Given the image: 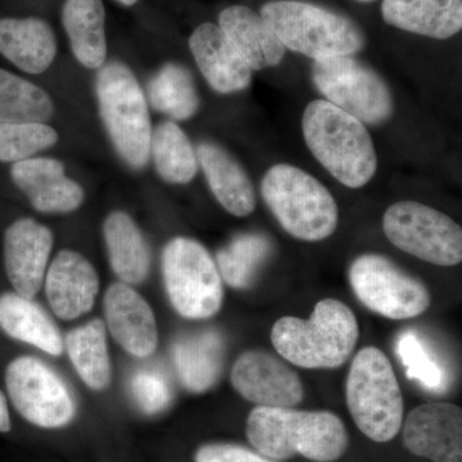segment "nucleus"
<instances>
[{"mask_svg":"<svg viewBox=\"0 0 462 462\" xmlns=\"http://www.w3.org/2000/svg\"><path fill=\"white\" fill-rule=\"evenodd\" d=\"M403 425V445L433 462H462V411L456 404H421Z\"/></svg>","mask_w":462,"mask_h":462,"instance_id":"obj_14","label":"nucleus"},{"mask_svg":"<svg viewBox=\"0 0 462 462\" xmlns=\"http://www.w3.org/2000/svg\"><path fill=\"white\" fill-rule=\"evenodd\" d=\"M349 282L364 306L391 320L416 318L430 305V291L421 282L379 254L356 258Z\"/></svg>","mask_w":462,"mask_h":462,"instance_id":"obj_11","label":"nucleus"},{"mask_svg":"<svg viewBox=\"0 0 462 462\" xmlns=\"http://www.w3.org/2000/svg\"><path fill=\"white\" fill-rule=\"evenodd\" d=\"M58 134L42 123H0V162H20L56 145Z\"/></svg>","mask_w":462,"mask_h":462,"instance_id":"obj_34","label":"nucleus"},{"mask_svg":"<svg viewBox=\"0 0 462 462\" xmlns=\"http://www.w3.org/2000/svg\"><path fill=\"white\" fill-rule=\"evenodd\" d=\"M62 23L76 60L90 69L105 65L107 39L102 0H66Z\"/></svg>","mask_w":462,"mask_h":462,"instance_id":"obj_25","label":"nucleus"},{"mask_svg":"<svg viewBox=\"0 0 462 462\" xmlns=\"http://www.w3.org/2000/svg\"><path fill=\"white\" fill-rule=\"evenodd\" d=\"M11 178L36 211L66 214L84 202L83 188L67 178L65 166L56 158L32 157L14 163Z\"/></svg>","mask_w":462,"mask_h":462,"instance_id":"obj_16","label":"nucleus"},{"mask_svg":"<svg viewBox=\"0 0 462 462\" xmlns=\"http://www.w3.org/2000/svg\"><path fill=\"white\" fill-rule=\"evenodd\" d=\"M152 107L173 120H188L199 107V94L190 72L176 63H167L152 79L148 88Z\"/></svg>","mask_w":462,"mask_h":462,"instance_id":"obj_32","label":"nucleus"},{"mask_svg":"<svg viewBox=\"0 0 462 462\" xmlns=\"http://www.w3.org/2000/svg\"><path fill=\"white\" fill-rule=\"evenodd\" d=\"M162 272L170 302L182 318L199 320L217 314L223 305V282L200 243L182 236L167 243Z\"/></svg>","mask_w":462,"mask_h":462,"instance_id":"obj_8","label":"nucleus"},{"mask_svg":"<svg viewBox=\"0 0 462 462\" xmlns=\"http://www.w3.org/2000/svg\"><path fill=\"white\" fill-rule=\"evenodd\" d=\"M45 289L54 314L72 320L90 311L98 294L99 279L87 258L65 249L51 263Z\"/></svg>","mask_w":462,"mask_h":462,"instance_id":"obj_18","label":"nucleus"},{"mask_svg":"<svg viewBox=\"0 0 462 462\" xmlns=\"http://www.w3.org/2000/svg\"><path fill=\"white\" fill-rule=\"evenodd\" d=\"M383 20L428 38H452L462 27V0H383Z\"/></svg>","mask_w":462,"mask_h":462,"instance_id":"obj_22","label":"nucleus"},{"mask_svg":"<svg viewBox=\"0 0 462 462\" xmlns=\"http://www.w3.org/2000/svg\"><path fill=\"white\" fill-rule=\"evenodd\" d=\"M358 339V324L348 306L333 298L315 306L310 319H279L272 330L278 354L303 369H336L348 360Z\"/></svg>","mask_w":462,"mask_h":462,"instance_id":"obj_3","label":"nucleus"},{"mask_svg":"<svg viewBox=\"0 0 462 462\" xmlns=\"http://www.w3.org/2000/svg\"><path fill=\"white\" fill-rule=\"evenodd\" d=\"M105 315L112 337L125 351L148 357L158 345L153 311L144 298L125 282H116L105 297Z\"/></svg>","mask_w":462,"mask_h":462,"instance_id":"obj_17","label":"nucleus"},{"mask_svg":"<svg viewBox=\"0 0 462 462\" xmlns=\"http://www.w3.org/2000/svg\"><path fill=\"white\" fill-rule=\"evenodd\" d=\"M346 406L358 430L385 443L403 424V397L387 356L376 346L356 355L346 384Z\"/></svg>","mask_w":462,"mask_h":462,"instance_id":"obj_6","label":"nucleus"},{"mask_svg":"<svg viewBox=\"0 0 462 462\" xmlns=\"http://www.w3.org/2000/svg\"><path fill=\"white\" fill-rule=\"evenodd\" d=\"M11 430V419H9L8 404L5 394L0 392V431L7 433Z\"/></svg>","mask_w":462,"mask_h":462,"instance_id":"obj_37","label":"nucleus"},{"mask_svg":"<svg viewBox=\"0 0 462 462\" xmlns=\"http://www.w3.org/2000/svg\"><path fill=\"white\" fill-rule=\"evenodd\" d=\"M357 2L367 3V2H373V0H357Z\"/></svg>","mask_w":462,"mask_h":462,"instance_id":"obj_39","label":"nucleus"},{"mask_svg":"<svg viewBox=\"0 0 462 462\" xmlns=\"http://www.w3.org/2000/svg\"><path fill=\"white\" fill-rule=\"evenodd\" d=\"M130 393L139 409L148 415L163 411L172 400L171 384L157 367H142L134 373Z\"/></svg>","mask_w":462,"mask_h":462,"instance_id":"obj_35","label":"nucleus"},{"mask_svg":"<svg viewBox=\"0 0 462 462\" xmlns=\"http://www.w3.org/2000/svg\"><path fill=\"white\" fill-rule=\"evenodd\" d=\"M221 30L252 71L279 65L285 48L261 14L245 5L224 9L218 17Z\"/></svg>","mask_w":462,"mask_h":462,"instance_id":"obj_20","label":"nucleus"},{"mask_svg":"<svg viewBox=\"0 0 462 462\" xmlns=\"http://www.w3.org/2000/svg\"><path fill=\"white\" fill-rule=\"evenodd\" d=\"M5 384L12 403L27 421L42 428H60L75 416V402L66 383L35 357L8 365Z\"/></svg>","mask_w":462,"mask_h":462,"instance_id":"obj_12","label":"nucleus"},{"mask_svg":"<svg viewBox=\"0 0 462 462\" xmlns=\"http://www.w3.org/2000/svg\"><path fill=\"white\" fill-rule=\"evenodd\" d=\"M231 384L249 402L263 407H293L305 396L298 374L263 351L240 356L231 370Z\"/></svg>","mask_w":462,"mask_h":462,"instance_id":"obj_13","label":"nucleus"},{"mask_svg":"<svg viewBox=\"0 0 462 462\" xmlns=\"http://www.w3.org/2000/svg\"><path fill=\"white\" fill-rule=\"evenodd\" d=\"M189 47L207 83L217 93H236L251 84L252 69L217 25L197 27Z\"/></svg>","mask_w":462,"mask_h":462,"instance_id":"obj_19","label":"nucleus"},{"mask_svg":"<svg viewBox=\"0 0 462 462\" xmlns=\"http://www.w3.org/2000/svg\"><path fill=\"white\" fill-rule=\"evenodd\" d=\"M0 328L11 338L38 346L48 355L63 352V339L56 324L32 298L18 293L0 297Z\"/></svg>","mask_w":462,"mask_h":462,"instance_id":"obj_26","label":"nucleus"},{"mask_svg":"<svg viewBox=\"0 0 462 462\" xmlns=\"http://www.w3.org/2000/svg\"><path fill=\"white\" fill-rule=\"evenodd\" d=\"M151 156L158 175L170 184H188L199 170V157L187 134L172 121L152 133Z\"/></svg>","mask_w":462,"mask_h":462,"instance_id":"obj_29","label":"nucleus"},{"mask_svg":"<svg viewBox=\"0 0 462 462\" xmlns=\"http://www.w3.org/2000/svg\"><path fill=\"white\" fill-rule=\"evenodd\" d=\"M225 342L217 330L188 334L176 340L172 355L181 384L202 393L217 382L223 372Z\"/></svg>","mask_w":462,"mask_h":462,"instance_id":"obj_24","label":"nucleus"},{"mask_svg":"<svg viewBox=\"0 0 462 462\" xmlns=\"http://www.w3.org/2000/svg\"><path fill=\"white\" fill-rule=\"evenodd\" d=\"M285 50L315 60L352 56L363 50L364 33L354 21L336 12L296 0H275L261 8Z\"/></svg>","mask_w":462,"mask_h":462,"instance_id":"obj_4","label":"nucleus"},{"mask_svg":"<svg viewBox=\"0 0 462 462\" xmlns=\"http://www.w3.org/2000/svg\"><path fill=\"white\" fill-rule=\"evenodd\" d=\"M383 229L392 245L438 266L462 261V230L449 216L418 202H398L383 217Z\"/></svg>","mask_w":462,"mask_h":462,"instance_id":"obj_9","label":"nucleus"},{"mask_svg":"<svg viewBox=\"0 0 462 462\" xmlns=\"http://www.w3.org/2000/svg\"><path fill=\"white\" fill-rule=\"evenodd\" d=\"M247 437L261 455L272 460L303 456L316 462H333L342 457L348 447V434L338 416L291 407L258 406L252 410Z\"/></svg>","mask_w":462,"mask_h":462,"instance_id":"obj_1","label":"nucleus"},{"mask_svg":"<svg viewBox=\"0 0 462 462\" xmlns=\"http://www.w3.org/2000/svg\"><path fill=\"white\" fill-rule=\"evenodd\" d=\"M0 54L27 74H42L56 58V35L42 18H2Z\"/></svg>","mask_w":462,"mask_h":462,"instance_id":"obj_21","label":"nucleus"},{"mask_svg":"<svg viewBox=\"0 0 462 462\" xmlns=\"http://www.w3.org/2000/svg\"><path fill=\"white\" fill-rule=\"evenodd\" d=\"M270 211L293 238L319 242L329 238L338 224V207L330 191L298 167L273 166L261 182Z\"/></svg>","mask_w":462,"mask_h":462,"instance_id":"obj_5","label":"nucleus"},{"mask_svg":"<svg viewBox=\"0 0 462 462\" xmlns=\"http://www.w3.org/2000/svg\"><path fill=\"white\" fill-rule=\"evenodd\" d=\"M197 157L216 199L229 214L245 217L256 208L251 180L242 166L214 143L199 145Z\"/></svg>","mask_w":462,"mask_h":462,"instance_id":"obj_23","label":"nucleus"},{"mask_svg":"<svg viewBox=\"0 0 462 462\" xmlns=\"http://www.w3.org/2000/svg\"><path fill=\"white\" fill-rule=\"evenodd\" d=\"M272 252V240L264 234H239L218 251L216 257L218 273L231 288L247 289Z\"/></svg>","mask_w":462,"mask_h":462,"instance_id":"obj_30","label":"nucleus"},{"mask_svg":"<svg viewBox=\"0 0 462 462\" xmlns=\"http://www.w3.org/2000/svg\"><path fill=\"white\" fill-rule=\"evenodd\" d=\"M105 239L112 270L125 284H139L147 278L151 267L144 236L125 212H112L106 220Z\"/></svg>","mask_w":462,"mask_h":462,"instance_id":"obj_27","label":"nucleus"},{"mask_svg":"<svg viewBox=\"0 0 462 462\" xmlns=\"http://www.w3.org/2000/svg\"><path fill=\"white\" fill-rule=\"evenodd\" d=\"M53 112V102L42 88L0 69V123L44 124Z\"/></svg>","mask_w":462,"mask_h":462,"instance_id":"obj_31","label":"nucleus"},{"mask_svg":"<svg viewBox=\"0 0 462 462\" xmlns=\"http://www.w3.org/2000/svg\"><path fill=\"white\" fill-rule=\"evenodd\" d=\"M53 247V234L32 218H21L5 234V263L16 293L32 298L41 291Z\"/></svg>","mask_w":462,"mask_h":462,"instance_id":"obj_15","label":"nucleus"},{"mask_svg":"<svg viewBox=\"0 0 462 462\" xmlns=\"http://www.w3.org/2000/svg\"><path fill=\"white\" fill-rule=\"evenodd\" d=\"M196 462H275L260 452L229 443H212L200 447Z\"/></svg>","mask_w":462,"mask_h":462,"instance_id":"obj_36","label":"nucleus"},{"mask_svg":"<svg viewBox=\"0 0 462 462\" xmlns=\"http://www.w3.org/2000/svg\"><path fill=\"white\" fill-rule=\"evenodd\" d=\"M307 147L339 182L357 189L378 167L375 147L365 125L328 100H314L302 118Z\"/></svg>","mask_w":462,"mask_h":462,"instance_id":"obj_2","label":"nucleus"},{"mask_svg":"<svg viewBox=\"0 0 462 462\" xmlns=\"http://www.w3.org/2000/svg\"><path fill=\"white\" fill-rule=\"evenodd\" d=\"M312 81L328 102L361 123H384L393 114L387 84L352 56L315 60Z\"/></svg>","mask_w":462,"mask_h":462,"instance_id":"obj_10","label":"nucleus"},{"mask_svg":"<svg viewBox=\"0 0 462 462\" xmlns=\"http://www.w3.org/2000/svg\"><path fill=\"white\" fill-rule=\"evenodd\" d=\"M121 5H126V7H132V5H136L138 0H117Z\"/></svg>","mask_w":462,"mask_h":462,"instance_id":"obj_38","label":"nucleus"},{"mask_svg":"<svg viewBox=\"0 0 462 462\" xmlns=\"http://www.w3.org/2000/svg\"><path fill=\"white\" fill-rule=\"evenodd\" d=\"M397 354L409 379L415 380L430 392L445 391L447 373L433 352L425 346L415 331H404L398 338Z\"/></svg>","mask_w":462,"mask_h":462,"instance_id":"obj_33","label":"nucleus"},{"mask_svg":"<svg viewBox=\"0 0 462 462\" xmlns=\"http://www.w3.org/2000/svg\"><path fill=\"white\" fill-rule=\"evenodd\" d=\"M100 117L118 156L141 170L151 158L152 124L147 99L129 67L111 62L97 76Z\"/></svg>","mask_w":462,"mask_h":462,"instance_id":"obj_7","label":"nucleus"},{"mask_svg":"<svg viewBox=\"0 0 462 462\" xmlns=\"http://www.w3.org/2000/svg\"><path fill=\"white\" fill-rule=\"evenodd\" d=\"M66 348L76 372L94 391L107 388L111 382L107 337L105 322L96 319L84 327L69 331Z\"/></svg>","mask_w":462,"mask_h":462,"instance_id":"obj_28","label":"nucleus"}]
</instances>
